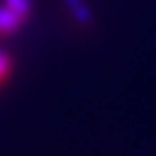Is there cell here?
<instances>
[{
	"instance_id": "cell-1",
	"label": "cell",
	"mask_w": 156,
	"mask_h": 156,
	"mask_svg": "<svg viewBox=\"0 0 156 156\" xmlns=\"http://www.w3.org/2000/svg\"><path fill=\"white\" fill-rule=\"evenodd\" d=\"M33 0H0V39H10L29 23Z\"/></svg>"
},
{
	"instance_id": "cell-2",
	"label": "cell",
	"mask_w": 156,
	"mask_h": 156,
	"mask_svg": "<svg viewBox=\"0 0 156 156\" xmlns=\"http://www.w3.org/2000/svg\"><path fill=\"white\" fill-rule=\"evenodd\" d=\"M65 4H67V8L71 10V14L75 16L77 23L87 24L89 20H91V12H89V6H87L83 0H65Z\"/></svg>"
},
{
	"instance_id": "cell-3",
	"label": "cell",
	"mask_w": 156,
	"mask_h": 156,
	"mask_svg": "<svg viewBox=\"0 0 156 156\" xmlns=\"http://www.w3.org/2000/svg\"><path fill=\"white\" fill-rule=\"evenodd\" d=\"M12 71H14V59L10 53H6L4 49H0V87L10 79Z\"/></svg>"
}]
</instances>
